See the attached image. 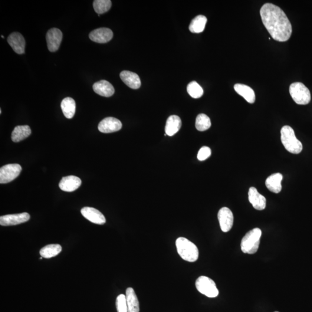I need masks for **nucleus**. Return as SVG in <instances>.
<instances>
[{
	"mask_svg": "<svg viewBox=\"0 0 312 312\" xmlns=\"http://www.w3.org/2000/svg\"><path fill=\"white\" fill-rule=\"evenodd\" d=\"M218 217L222 231L224 232L230 231L234 223V216L231 210L223 207L219 210Z\"/></svg>",
	"mask_w": 312,
	"mask_h": 312,
	"instance_id": "obj_8",
	"label": "nucleus"
},
{
	"mask_svg": "<svg viewBox=\"0 0 312 312\" xmlns=\"http://www.w3.org/2000/svg\"><path fill=\"white\" fill-rule=\"evenodd\" d=\"M175 244L177 252L184 260L194 262L198 259L199 257L198 248L189 239L180 237L176 239Z\"/></svg>",
	"mask_w": 312,
	"mask_h": 312,
	"instance_id": "obj_2",
	"label": "nucleus"
},
{
	"mask_svg": "<svg viewBox=\"0 0 312 312\" xmlns=\"http://www.w3.org/2000/svg\"><path fill=\"white\" fill-rule=\"evenodd\" d=\"M211 150L209 147L203 146L199 149L198 154H197V158L199 161H204L211 156Z\"/></svg>",
	"mask_w": 312,
	"mask_h": 312,
	"instance_id": "obj_31",
	"label": "nucleus"
},
{
	"mask_svg": "<svg viewBox=\"0 0 312 312\" xmlns=\"http://www.w3.org/2000/svg\"><path fill=\"white\" fill-rule=\"evenodd\" d=\"M82 215L88 221L94 224L103 225L106 223L105 216L98 210L91 207H84L81 209Z\"/></svg>",
	"mask_w": 312,
	"mask_h": 312,
	"instance_id": "obj_12",
	"label": "nucleus"
},
{
	"mask_svg": "<svg viewBox=\"0 0 312 312\" xmlns=\"http://www.w3.org/2000/svg\"><path fill=\"white\" fill-rule=\"evenodd\" d=\"M207 23V18L203 15L197 16L192 20L189 26V30L193 33H200L204 30Z\"/></svg>",
	"mask_w": 312,
	"mask_h": 312,
	"instance_id": "obj_25",
	"label": "nucleus"
},
{
	"mask_svg": "<svg viewBox=\"0 0 312 312\" xmlns=\"http://www.w3.org/2000/svg\"><path fill=\"white\" fill-rule=\"evenodd\" d=\"M122 127V123L116 118L109 117L105 118L98 124V129L103 133H112L119 131Z\"/></svg>",
	"mask_w": 312,
	"mask_h": 312,
	"instance_id": "obj_10",
	"label": "nucleus"
},
{
	"mask_svg": "<svg viewBox=\"0 0 312 312\" xmlns=\"http://www.w3.org/2000/svg\"><path fill=\"white\" fill-rule=\"evenodd\" d=\"M262 231L258 228L249 231L242 238L241 248L243 253L250 255L255 254L259 248Z\"/></svg>",
	"mask_w": 312,
	"mask_h": 312,
	"instance_id": "obj_4",
	"label": "nucleus"
},
{
	"mask_svg": "<svg viewBox=\"0 0 312 312\" xmlns=\"http://www.w3.org/2000/svg\"><path fill=\"white\" fill-rule=\"evenodd\" d=\"M182 126V121L180 118L176 115H172L167 120L165 128L166 134L167 136L172 137L178 132Z\"/></svg>",
	"mask_w": 312,
	"mask_h": 312,
	"instance_id": "obj_21",
	"label": "nucleus"
},
{
	"mask_svg": "<svg viewBox=\"0 0 312 312\" xmlns=\"http://www.w3.org/2000/svg\"><path fill=\"white\" fill-rule=\"evenodd\" d=\"M1 37L2 38H4V36H3V35H1Z\"/></svg>",
	"mask_w": 312,
	"mask_h": 312,
	"instance_id": "obj_32",
	"label": "nucleus"
},
{
	"mask_svg": "<svg viewBox=\"0 0 312 312\" xmlns=\"http://www.w3.org/2000/svg\"><path fill=\"white\" fill-rule=\"evenodd\" d=\"M31 130L27 125L16 126L12 133L11 139L13 142H19L30 136Z\"/></svg>",
	"mask_w": 312,
	"mask_h": 312,
	"instance_id": "obj_23",
	"label": "nucleus"
},
{
	"mask_svg": "<svg viewBox=\"0 0 312 312\" xmlns=\"http://www.w3.org/2000/svg\"><path fill=\"white\" fill-rule=\"evenodd\" d=\"M113 32L108 28H100L92 31L89 34V38L92 41L99 44H106L113 39Z\"/></svg>",
	"mask_w": 312,
	"mask_h": 312,
	"instance_id": "obj_13",
	"label": "nucleus"
},
{
	"mask_svg": "<svg viewBox=\"0 0 312 312\" xmlns=\"http://www.w3.org/2000/svg\"><path fill=\"white\" fill-rule=\"evenodd\" d=\"M279 312L276 311V312Z\"/></svg>",
	"mask_w": 312,
	"mask_h": 312,
	"instance_id": "obj_33",
	"label": "nucleus"
},
{
	"mask_svg": "<svg viewBox=\"0 0 312 312\" xmlns=\"http://www.w3.org/2000/svg\"><path fill=\"white\" fill-rule=\"evenodd\" d=\"M116 306L117 312H128L126 295L124 294L118 295L116 301Z\"/></svg>",
	"mask_w": 312,
	"mask_h": 312,
	"instance_id": "obj_30",
	"label": "nucleus"
},
{
	"mask_svg": "<svg viewBox=\"0 0 312 312\" xmlns=\"http://www.w3.org/2000/svg\"><path fill=\"white\" fill-rule=\"evenodd\" d=\"M22 167L18 164H9L0 169V183L11 182L20 175Z\"/></svg>",
	"mask_w": 312,
	"mask_h": 312,
	"instance_id": "obj_7",
	"label": "nucleus"
},
{
	"mask_svg": "<svg viewBox=\"0 0 312 312\" xmlns=\"http://www.w3.org/2000/svg\"><path fill=\"white\" fill-rule=\"evenodd\" d=\"M260 16L266 29L272 38L287 41L292 34V26L284 12L279 6L266 3L260 9Z\"/></svg>",
	"mask_w": 312,
	"mask_h": 312,
	"instance_id": "obj_1",
	"label": "nucleus"
},
{
	"mask_svg": "<svg viewBox=\"0 0 312 312\" xmlns=\"http://www.w3.org/2000/svg\"><path fill=\"white\" fill-rule=\"evenodd\" d=\"M234 89L236 93L244 97L250 104L255 103V93L251 87L244 84H237L234 85Z\"/></svg>",
	"mask_w": 312,
	"mask_h": 312,
	"instance_id": "obj_20",
	"label": "nucleus"
},
{
	"mask_svg": "<svg viewBox=\"0 0 312 312\" xmlns=\"http://www.w3.org/2000/svg\"><path fill=\"white\" fill-rule=\"evenodd\" d=\"M61 107L65 117L72 119L74 117L76 111V103L73 98H65L61 102Z\"/></svg>",
	"mask_w": 312,
	"mask_h": 312,
	"instance_id": "obj_24",
	"label": "nucleus"
},
{
	"mask_svg": "<svg viewBox=\"0 0 312 312\" xmlns=\"http://www.w3.org/2000/svg\"><path fill=\"white\" fill-rule=\"evenodd\" d=\"M196 287L200 293L209 298L218 296L219 292L215 282L211 278L201 276L197 279Z\"/></svg>",
	"mask_w": 312,
	"mask_h": 312,
	"instance_id": "obj_6",
	"label": "nucleus"
},
{
	"mask_svg": "<svg viewBox=\"0 0 312 312\" xmlns=\"http://www.w3.org/2000/svg\"><path fill=\"white\" fill-rule=\"evenodd\" d=\"M281 133L282 143L288 152L296 154L302 152L303 144L297 139L293 128L284 126L282 128Z\"/></svg>",
	"mask_w": 312,
	"mask_h": 312,
	"instance_id": "obj_3",
	"label": "nucleus"
},
{
	"mask_svg": "<svg viewBox=\"0 0 312 312\" xmlns=\"http://www.w3.org/2000/svg\"><path fill=\"white\" fill-rule=\"evenodd\" d=\"M62 251L61 246L58 244L48 245L41 249L40 255L45 258H50L57 255Z\"/></svg>",
	"mask_w": 312,
	"mask_h": 312,
	"instance_id": "obj_26",
	"label": "nucleus"
},
{
	"mask_svg": "<svg viewBox=\"0 0 312 312\" xmlns=\"http://www.w3.org/2000/svg\"><path fill=\"white\" fill-rule=\"evenodd\" d=\"M126 297L128 308V312H140V303L139 299L132 287L126 290Z\"/></svg>",
	"mask_w": 312,
	"mask_h": 312,
	"instance_id": "obj_22",
	"label": "nucleus"
},
{
	"mask_svg": "<svg viewBox=\"0 0 312 312\" xmlns=\"http://www.w3.org/2000/svg\"><path fill=\"white\" fill-rule=\"evenodd\" d=\"M7 41L16 54L19 55L25 54L26 42L24 37L19 32H14L10 34Z\"/></svg>",
	"mask_w": 312,
	"mask_h": 312,
	"instance_id": "obj_14",
	"label": "nucleus"
},
{
	"mask_svg": "<svg viewBox=\"0 0 312 312\" xmlns=\"http://www.w3.org/2000/svg\"><path fill=\"white\" fill-rule=\"evenodd\" d=\"M95 93L100 96L110 97L114 93V88L109 82L102 80L95 83L93 86Z\"/></svg>",
	"mask_w": 312,
	"mask_h": 312,
	"instance_id": "obj_17",
	"label": "nucleus"
},
{
	"mask_svg": "<svg viewBox=\"0 0 312 312\" xmlns=\"http://www.w3.org/2000/svg\"><path fill=\"white\" fill-rule=\"evenodd\" d=\"M112 6L110 0H95L93 8L98 15L104 14L109 11Z\"/></svg>",
	"mask_w": 312,
	"mask_h": 312,
	"instance_id": "obj_28",
	"label": "nucleus"
},
{
	"mask_svg": "<svg viewBox=\"0 0 312 312\" xmlns=\"http://www.w3.org/2000/svg\"><path fill=\"white\" fill-rule=\"evenodd\" d=\"M187 93L194 98H199L203 94V88L196 81L190 82L187 87Z\"/></svg>",
	"mask_w": 312,
	"mask_h": 312,
	"instance_id": "obj_29",
	"label": "nucleus"
},
{
	"mask_svg": "<svg viewBox=\"0 0 312 312\" xmlns=\"http://www.w3.org/2000/svg\"><path fill=\"white\" fill-rule=\"evenodd\" d=\"M121 80L127 86L133 88L138 89L141 87V82L140 78L137 74L129 71H123L120 74Z\"/></svg>",
	"mask_w": 312,
	"mask_h": 312,
	"instance_id": "obj_18",
	"label": "nucleus"
},
{
	"mask_svg": "<svg viewBox=\"0 0 312 312\" xmlns=\"http://www.w3.org/2000/svg\"><path fill=\"white\" fill-rule=\"evenodd\" d=\"M30 219L28 213L7 215L0 217V225L2 226H15L27 222Z\"/></svg>",
	"mask_w": 312,
	"mask_h": 312,
	"instance_id": "obj_11",
	"label": "nucleus"
},
{
	"mask_svg": "<svg viewBox=\"0 0 312 312\" xmlns=\"http://www.w3.org/2000/svg\"><path fill=\"white\" fill-rule=\"evenodd\" d=\"M46 39L49 51L51 52L57 51L62 41V32L57 28H51L47 32Z\"/></svg>",
	"mask_w": 312,
	"mask_h": 312,
	"instance_id": "obj_9",
	"label": "nucleus"
},
{
	"mask_svg": "<svg viewBox=\"0 0 312 312\" xmlns=\"http://www.w3.org/2000/svg\"><path fill=\"white\" fill-rule=\"evenodd\" d=\"M82 184V180L78 177L71 175L64 177L59 183V187L62 191L72 192L77 190Z\"/></svg>",
	"mask_w": 312,
	"mask_h": 312,
	"instance_id": "obj_16",
	"label": "nucleus"
},
{
	"mask_svg": "<svg viewBox=\"0 0 312 312\" xmlns=\"http://www.w3.org/2000/svg\"><path fill=\"white\" fill-rule=\"evenodd\" d=\"M291 97L295 103L298 105H307L311 100L310 90L301 82H295L292 84L289 88Z\"/></svg>",
	"mask_w": 312,
	"mask_h": 312,
	"instance_id": "obj_5",
	"label": "nucleus"
},
{
	"mask_svg": "<svg viewBox=\"0 0 312 312\" xmlns=\"http://www.w3.org/2000/svg\"><path fill=\"white\" fill-rule=\"evenodd\" d=\"M249 201L255 209L258 211H262L266 207V199L265 197L261 195L257 191V190L254 187H252L249 189Z\"/></svg>",
	"mask_w": 312,
	"mask_h": 312,
	"instance_id": "obj_15",
	"label": "nucleus"
},
{
	"mask_svg": "<svg viewBox=\"0 0 312 312\" xmlns=\"http://www.w3.org/2000/svg\"><path fill=\"white\" fill-rule=\"evenodd\" d=\"M283 175L280 173L272 174L266 179L265 185L269 191L276 194L279 193L282 189V181Z\"/></svg>",
	"mask_w": 312,
	"mask_h": 312,
	"instance_id": "obj_19",
	"label": "nucleus"
},
{
	"mask_svg": "<svg viewBox=\"0 0 312 312\" xmlns=\"http://www.w3.org/2000/svg\"><path fill=\"white\" fill-rule=\"evenodd\" d=\"M211 126V120L206 114L201 113L197 116L196 121V127L197 130L204 131L208 130Z\"/></svg>",
	"mask_w": 312,
	"mask_h": 312,
	"instance_id": "obj_27",
	"label": "nucleus"
}]
</instances>
